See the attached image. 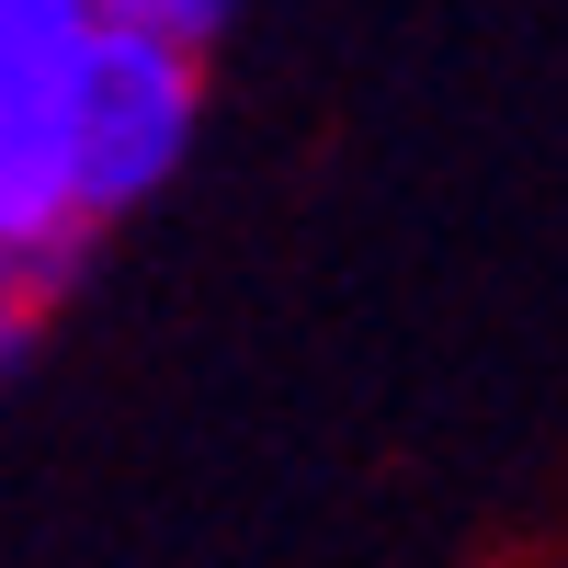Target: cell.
Instances as JSON below:
<instances>
[{"instance_id": "1", "label": "cell", "mask_w": 568, "mask_h": 568, "mask_svg": "<svg viewBox=\"0 0 568 568\" xmlns=\"http://www.w3.org/2000/svg\"><path fill=\"white\" fill-rule=\"evenodd\" d=\"M58 125H69L80 216L114 227L149 194H171L182 160H194V136H205V58L171 45V34H136V23H91L69 45Z\"/></svg>"}, {"instance_id": "2", "label": "cell", "mask_w": 568, "mask_h": 568, "mask_svg": "<svg viewBox=\"0 0 568 568\" xmlns=\"http://www.w3.org/2000/svg\"><path fill=\"white\" fill-rule=\"evenodd\" d=\"M58 80H69V69H0V251H12L45 296H58L69 262L103 240V227L80 216V182H69Z\"/></svg>"}, {"instance_id": "3", "label": "cell", "mask_w": 568, "mask_h": 568, "mask_svg": "<svg viewBox=\"0 0 568 568\" xmlns=\"http://www.w3.org/2000/svg\"><path fill=\"white\" fill-rule=\"evenodd\" d=\"M240 0H91V23H136V34H171V45H194V58H216V34Z\"/></svg>"}, {"instance_id": "4", "label": "cell", "mask_w": 568, "mask_h": 568, "mask_svg": "<svg viewBox=\"0 0 568 568\" xmlns=\"http://www.w3.org/2000/svg\"><path fill=\"white\" fill-rule=\"evenodd\" d=\"M34 318H45V284L12 262V251H0V375H12L23 364V342H34Z\"/></svg>"}]
</instances>
